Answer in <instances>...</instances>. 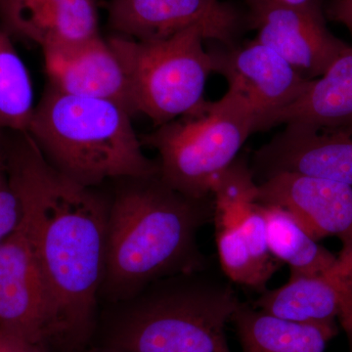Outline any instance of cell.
<instances>
[{
	"label": "cell",
	"mask_w": 352,
	"mask_h": 352,
	"mask_svg": "<svg viewBox=\"0 0 352 352\" xmlns=\"http://www.w3.org/2000/svg\"><path fill=\"white\" fill-rule=\"evenodd\" d=\"M0 134L21 222L47 292L52 344L80 346L100 298L109 201L54 168L27 131Z\"/></svg>",
	"instance_id": "6da1fadb"
},
{
	"label": "cell",
	"mask_w": 352,
	"mask_h": 352,
	"mask_svg": "<svg viewBox=\"0 0 352 352\" xmlns=\"http://www.w3.org/2000/svg\"><path fill=\"white\" fill-rule=\"evenodd\" d=\"M109 201L101 295L124 302L150 285L205 270L199 230L214 220V199H193L159 175L120 179Z\"/></svg>",
	"instance_id": "7a4b0ae2"
},
{
	"label": "cell",
	"mask_w": 352,
	"mask_h": 352,
	"mask_svg": "<svg viewBox=\"0 0 352 352\" xmlns=\"http://www.w3.org/2000/svg\"><path fill=\"white\" fill-rule=\"evenodd\" d=\"M132 116L119 104L76 96L46 85L28 133L54 168L87 187L159 175L143 152Z\"/></svg>",
	"instance_id": "3957f363"
},
{
	"label": "cell",
	"mask_w": 352,
	"mask_h": 352,
	"mask_svg": "<svg viewBox=\"0 0 352 352\" xmlns=\"http://www.w3.org/2000/svg\"><path fill=\"white\" fill-rule=\"evenodd\" d=\"M113 323L120 352H231L226 335L241 300L232 282L203 270L159 280L131 300Z\"/></svg>",
	"instance_id": "277c9868"
},
{
	"label": "cell",
	"mask_w": 352,
	"mask_h": 352,
	"mask_svg": "<svg viewBox=\"0 0 352 352\" xmlns=\"http://www.w3.org/2000/svg\"><path fill=\"white\" fill-rule=\"evenodd\" d=\"M254 133V116L247 102L227 89L219 100H205L140 139L159 154V176L166 184L190 198L205 199Z\"/></svg>",
	"instance_id": "5b68a950"
},
{
	"label": "cell",
	"mask_w": 352,
	"mask_h": 352,
	"mask_svg": "<svg viewBox=\"0 0 352 352\" xmlns=\"http://www.w3.org/2000/svg\"><path fill=\"white\" fill-rule=\"evenodd\" d=\"M108 39L126 69L135 115L142 113L161 126L206 100V85L214 66L200 28L162 41H138L117 34Z\"/></svg>",
	"instance_id": "8992f818"
},
{
	"label": "cell",
	"mask_w": 352,
	"mask_h": 352,
	"mask_svg": "<svg viewBox=\"0 0 352 352\" xmlns=\"http://www.w3.org/2000/svg\"><path fill=\"white\" fill-rule=\"evenodd\" d=\"M105 8L115 34L138 41L200 28L208 41L232 48L248 28L247 12L223 0H109Z\"/></svg>",
	"instance_id": "52a82bcc"
},
{
	"label": "cell",
	"mask_w": 352,
	"mask_h": 352,
	"mask_svg": "<svg viewBox=\"0 0 352 352\" xmlns=\"http://www.w3.org/2000/svg\"><path fill=\"white\" fill-rule=\"evenodd\" d=\"M214 73L226 78L254 116V133L267 131L272 118L303 94L310 80L256 39L232 48L210 50Z\"/></svg>",
	"instance_id": "ba28073f"
},
{
	"label": "cell",
	"mask_w": 352,
	"mask_h": 352,
	"mask_svg": "<svg viewBox=\"0 0 352 352\" xmlns=\"http://www.w3.org/2000/svg\"><path fill=\"white\" fill-rule=\"evenodd\" d=\"M248 28L308 80L327 71L349 44L333 36L318 0L302 6L249 7Z\"/></svg>",
	"instance_id": "9c48e42d"
},
{
	"label": "cell",
	"mask_w": 352,
	"mask_h": 352,
	"mask_svg": "<svg viewBox=\"0 0 352 352\" xmlns=\"http://www.w3.org/2000/svg\"><path fill=\"white\" fill-rule=\"evenodd\" d=\"M0 328L46 352L52 344L47 292L22 222L0 243Z\"/></svg>",
	"instance_id": "30bf717a"
},
{
	"label": "cell",
	"mask_w": 352,
	"mask_h": 352,
	"mask_svg": "<svg viewBox=\"0 0 352 352\" xmlns=\"http://www.w3.org/2000/svg\"><path fill=\"white\" fill-rule=\"evenodd\" d=\"M256 201L283 208L319 241L352 243V186L298 173H281L258 184Z\"/></svg>",
	"instance_id": "8fae6325"
},
{
	"label": "cell",
	"mask_w": 352,
	"mask_h": 352,
	"mask_svg": "<svg viewBox=\"0 0 352 352\" xmlns=\"http://www.w3.org/2000/svg\"><path fill=\"white\" fill-rule=\"evenodd\" d=\"M263 180L281 173H298L352 186V131H314L285 126L254 157Z\"/></svg>",
	"instance_id": "7c38bea8"
},
{
	"label": "cell",
	"mask_w": 352,
	"mask_h": 352,
	"mask_svg": "<svg viewBox=\"0 0 352 352\" xmlns=\"http://www.w3.org/2000/svg\"><path fill=\"white\" fill-rule=\"evenodd\" d=\"M47 85L76 96L119 104L135 116L126 69L101 34L69 50L43 53Z\"/></svg>",
	"instance_id": "4fadbf2b"
},
{
	"label": "cell",
	"mask_w": 352,
	"mask_h": 352,
	"mask_svg": "<svg viewBox=\"0 0 352 352\" xmlns=\"http://www.w3.org/2000/svg\"><path fill=\"white\" fill-rule=\"evenodd\" d=\"M0 21L11 38L38 44L43 53L100 34L96 0H0Z\"/></svg>",
	"instance_id": "5bb4252c"
},
{
	"label": "cell",
	"mask_w": 352,
	"mask_h": 352,
	"mask_svg": "<svg viewBox=\"0 0 352 352\" xmlns=\"http://www.w3.org/2000/svg\"><path fill=\"white\" fill-rule=\"evenodd\" d=\"M254 307L300 323L340 320L352 311V243L342 245L335 263L321 274L291 277L283 286L263 292Z\"/></svg>",
	"instance_id": "9a60e30c"
},
{
	"label": "cell",
	"mask_w": 352,
	"mask_h": 352,
	"mask_svg": "<svg viewBox=\"0 0 352 352\" xmlns=\"http://www.w3.org/2000/svg\"><path fill=\"white\" fill-rule=\"evenodd\" d=\"M314 131H352V46L347 45L327 71L310 80L295 102L268 124Z\"/></svg>",
	"instance_id": "2e32d148"
},
{
	"label": "cell",
	"mask_w": 352,
	"mask_h": 352,
	"mask_svg": "<svg viewBox=\"0 0 352 352\" xmlns=\"http://www.w3.org/2000/svg\"><path fill=\"white\" fill-rule=\"evenodd\" d=\"M242 352H325L337 335L336 322L286 320L241 302L232 320Z\"/></svg>",
	"instance_id": "e0dca14e"
},
{
	"label": "cell",
	"mask_w": 352,
	"mask_h": 352,
	"mask_svg": "<svg viewBox=\"0 0 352 352\" xmlns=\"http://www.w3.org/2000/svg\"><path fill=\"white\" fill-rule=\"evenodd\" d=\"M258 206L265 221L271 254L289 265L291 277L315 276L335 263L337 256L319 245L283 208L259 203Z\"/></svg>",
	"instance_id": "ac0fdd59"
},
{
	"label": "cell",
	"mask_w": 352,
	"mask_h": 352,
	"mask_svg": "<svg viewBox=\"0 0 352 352\" xmlns=\"http://www.w3.org/2000/svg\"><path fill=\"white\" fill-rule=\"evenodd\" d=\"M11 38L0 29V131H28L36 109L34 89Z\"/></svg>",
	"instance_id": "d6986e66"
},
{
	"label": "cell",
	"mask_w": 352,
	"mask_h": 352,
	"mask_svg": "<svg viewBox=\"0 0 352 352\" xmlns=\"http://www.w3.org/2000/svg\"><path fill=\"white\" fill-rule=\"evenodd\" d=\"M221 270L229 281L263 292L274 272L259 263L237 221L214 217Z\"/></svg>",
	"instance_id": "ffe728a7"
},
{
	"label": "cell",
	"mask_w": 352,
	"mask_h": 352,
	"mask_svg": "<svg viewBox=\"0 0 352 352\" xmlns=\"http://www.w3.org/2000/svg\"><path fill=\"white\" fill-rule=\"evenodd\" d=\"M21 219L19 198L13 188L0 145V243L17 228Z\"/></svg>",
	"instance_id": "44dd1931"
},
{
	"label": "cell",
	"mask_w": 352,
	"mask_h": 352,
	"mask_svg": "<svg viewBox=\"0 0 352 352\" xmlns=\"http://www.w3.org/2000/svg\"><path fill=\"white\" fill-rule=\"evenodd\" d=\"M0 352H44L17 333L0 328Z\"/></svg>",
	"instance_id": "7402d4cb"
},
{
	"label": "cell",
	"mask_w": 352,
	"mask_h": 352,
	"mask_svg": "<svg viewBox=\"0 0 352 352\" xmlns=\"http://www.w3.org/2000/svg\"><path fill=\"white\" fill-rule=\"evenodd\" d=\"M326 13L331 20L344 25L352 36V0H331Z\"/></svg>",
	"instance_id": "603a6c76"
},
{
	"label": "cell",
	"mask_w": 352,
	"mask_h": 352,
	"mask_svg": "<svg viewBox=\"0 0 352 352\" xmlns=\"http://www.w3.org/2000/svg\"><path fill=\"white\" fill-rule=\"evenodd\" d=\"M248 7L265 6V4H283V6H302L315 0H244Z\"/></svg>",
	"instance_id": "cb8c5ba5"
},
{
	"label": "cell",
	"mask_w": 352,
	"mask_h": 352,
	"mask_svg": "<svg viewBox=\"0 0 352 352\" xmlns=\"http://www.w3.org/2000/svg\"><path fill=\"white\" fill-rule=\"evenodd\" d=\"M340 323L344 332L349 336V340H351L352 344V311L346 314V316L342 317L340 319Z\"/></svg>",
	"instance_id": "d4e9b609"
},
{
	"label": "cell",
	"mask_w": 352,
	"mask_h": 352,
	"mask_svg": "<svg viewBox=\"0 0 352 352\" xmlns=\"http://www.w3.org/2000/svg\"><path fill=\"white\" fill-rule=\"evenodd\" d=\"M92 352H120V351H117V349H111V347H107V349H97V351H92Z\"/></svg>",
	"instance_id": "484cf974"
}]
</instances>
